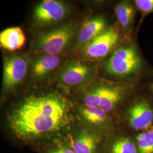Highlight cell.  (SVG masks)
Here are the masks:
<instances>
[{
    "label": "cell",
    "mask_w": 153,
    "mask_h": 153,
    "mask_svg": "<svg viewBox=\"0 0 153 153\" xmlns=\"http://www.w3.org/2000/svg\"><path fill=\"white\" fill-rule=\"evenodd\" d=\"M71 109L69 101L60 94H32L14 105L7 115V124L17 140L40 146L69 131Z\"/></svg>",
    "instance_id": "1"
},
{
    "label": "cell",
    "mask_w": 153,
    "mask_h": 153,
    "mask_svg": "<svg viewBox=\"0 0 153 153\" xmlns=\"http://www.w3.org/2000/svg\"><path fill=\"white\" fill-rule=\"evenodd\" d=\"M145 68L142 56L133 44L116 49L105 66V71L109 74L118 78L138 76Z\"/></svg>",
    "instance_id": "2"
},
{
    "label": "cell",
    "mask_w": 153,
    "mask_h": 153,
    "mask_svg": "<svg viewBox=\"0 0 153 153\" xmlns=\"http://www.w3.org/2000/svg\"><path fill=\"white\" fill-rule=\"evenodd\" d=\"M75 33L76 28L72 24L42 33L35 40L33 49L40 54L58 56L68 48Z\"/></svg>",
    "instance_id": "3"
},
{
    "label": "cell",
    "mask_w": 153,
    "mask_h": 153,
    "mask_svg": "<svg viewBox=\"0 0 153 153\" xmlns=\"http://www.w3.org/2000/svg\"><path fill=\"white\" fill-rule=\"evenodd\" d=\"M28 69L27 56L18 54L6 56L3 65L2 94L5 95L15 91L25 80Z\"/></svg>",
    "instance_id": "4"
},
{
    "label": "cell",
    "mask_w": 153,
    "mask_h": 153,
    "mask_svg": "<svg viewBox=\"0 0 153 153\" xmlns=\"http://www.w3.org/2000/svg\"><path fill=\"white\" fill-rule=\"evenodd\" d=\"M144 95L138 96L129 105L126 112L128 126L138 133L153 126V101Z\"/></svg>",
    "instance_id": "5"
},
{
    "label": "cell",
    "mask_w": 153,
    "mask_h": 153,
    "mask_svg": "<svg viewBox=\"0 0 153 153\" xmlns=\"http://www.w3.org/2000/svg\"><path fill=\"white\" fill-rule=\"evenodd\" d=\"M69 13V7L64 2L57 0H44L35 6L33 22L36 27L50 26L63 20Z\"/></svg>",
    "instance_id": "6"
},
{
    "label": "cell",
    "mask_w": 153,
    "mask_h": 153,
    "mask_svg": "<svg viewBox=\"0 0 153 153\" xmlns=\"http://www.w3.org/2000/svg\"><path fill=\"white\" fill-rule=\"evenodd\" d=\"M76 153H100L103 147L102 136L88 127H81L66 134Z\"/></svg>",
    "instance_id": "7"
},
{
    "label": "cell",
    "mask_w": 153,
    "mask_h": 153,
    "mask_svg": "<svg viewBox=\"0 0 153 153\" xmlns=\"http://www.w3.org/2000/svg\"><path fill=\"white\" fill-rule=\"evenodd\" d=\"M119 40V34L115 27L106 28L96 38L83 47V53L89 59L99 60L114 48Z\"/></svg>",
    "instance_id": "8"
},
{
    "label": "cell",
    "mask_w": 153,
    "mask_h": 153,
    "mask_svg": "<svg viewBox=\"0 0 153 153\" xmlns=\"http://www.w3.org/2000/svg\"><path fill=\"white\" fill-rule=\"evenodd\" d=\"M78 112L88 128L102 135L107 131L110 126L109 114L100 108L81 105Z\"/></svg>",
    "instance_id": "9"
},
{
    "label": "cell",
    "mask_w": 153,
    "mask_h": 153,
    "mask_svg": "<svg viewBox=\"0 0 153 153\" xmlns=\"http://www.w3.org/2000/svg\"><path fill=\"white\" fill-rule=\"evenodd\" d=\"M90 73L88 65L78 60L71 61L62 69L60 79L63 85L68 87L78 86L85 82Z\"/></svg>",
    "instance_id": "10"
},
{
    "label": "cell",
    "mask_w": 153,
    "mask_h": 153,
    "mask_svg": "<svg viewBox=\"0 0 153 153\" xmlns=\"http://www.w3.org/2000/svg\"><path fill=\"white\" fill-rule=\"evenodd\" d=\"M106 29V20L102 16H94L84 23L78 33V43L83 47L88 44Z\"/></svg>",
    "instance_id": "11"
},
{
    "label": "cell",
    "mask_w": 153,
    "mask_h": 153,
    "mask_svg": "<svg viewBox=\"0 0 153 153\" xmlns=\"http://www.w3.org/2000/svg\"><path fill=\"white\" fill-rule=\"evenodd\" d=\"M60 63V58L58 56L48 54L39 55L31 65L33 77L36 79L44 78L56 69Z\"/></svg>",
    "instance_id": "12"
},
{
    "label": "cell",
    "mask_w": 153,
    "mask_h": 153,
    "mask_svg": "<svg viewBox=\"0 0 153 153\" xmlns=\"http://www.w3.org/2000/svg\"><path fill=\"white\" fill-rule=\"evenodd\" d=\"M104 143V153H138L134 137L126 134H117Z\"/></svg>",
    "instance_id": "13"
},
{
    "label": "cell",
    "mask_w": 153,
    "mask_h": 153,
    "mask_svg": "<svg viewBox=\"0 0 153 153\" xmlns=\"http://www.w3.org/2000/svg\"><path fill=\"white\" fill-rule=\"evenodd\" d=\"M26 38L19 27H11L0 32V47L9 52L21 49L26 44Z\"/></svg>",
    "instance_id": "14"
},
{
    "label": "cell",
    "mask_w": 153,
    "mask_h": 153,
    "mask_svg": "<svg viewBox=\"0 0 153 153\" xmlns=\"http://www.w3.org/2000/svg\"><path fill=\"white\" fill-rule=\"evenodd\" d=\"M123 95V90L119 87L102 86L99 108L109 114L120 103Z\"/></svg>",
    "instance_id": "15"
},
{
    "label": "cell",
    "mask_w": 153,
    "mask_h": 153,
    "mask_svg": "<svg viewBox=\"0 0 153 153\" xmlns=\"http://www.w3.org/2000/svg\"><path fill=\"white\" fill-rule=\"evenodd\" d=\"M136 9L134 4L133 5L128 1L121 2L115 6L116 16L124 29L129 30L131 27L136 14Z\"/></svg>",
    "instance_id": "16"
},
{
    "label": "cell",
    "mask_w": 153,
    "mask_h": 153,
    "mask_svg": "<svg viewBox=\"0 0 153 153\" xmlns=\"http://www.w3.org/2000/svg\"><path fill=\"white\" fill-rule=\"evenodd\" d=\"M65 136L42 145L41 153H76Z\"/></svg>",
    "instance_id": "17"
},
{
    "label": "cell",
    "mask_w": 153,
    "mask_h": 153,
    "mask_svg": "<svg viewBox=\"0 0 153 153\" xmlns=\"http://www.w3.org/2000/svg\"><path fill=\"white\" fill-rule=\"evenodd\" d=\"M138 153H153V126L134 136Z\"/></svg>",
    "instance_id": "18"
},
{
    "label": "cell",
    "mask_w": 153,
    "mask_h": 153,
    "mask_svg": "<svg viewBox=\"0 0 153 153\" xmlns=\"http://www.w3.org/2000/svg\"><path fill=\"white\" fill-rule=\"evenodd\" d=\"M102 86L93 88L86 94L83 98V105L99 108Z\"/></svg>",
    "instance_id": "19"
},
{
    "label": "cell",
    "mask_w": 153,
    "mask_h": 153,
    "mask_svg": "<svg viewBox=\"0 0 153 153\" xmlns=\"http://www.w3.org/2000/svg\"><path fill=\"white\" fill-rule=\"evenodd\" d=\"M134 4L143 17L153 13V0H135Z\"/></svg>",
    "instance_id": "20"
},
{
    "label": "cell",
    "mask_w": 153,
    "mask_h": 153,
    "mask_svg": "<svg viewBox=\"0 0 153 153\" xmlns=\"http://www.w3.org/2000/svg\"><path fill=\"white\" fill-rule=\"evenodd\" d=\"M148 88H149V93L150 94V98H152L153 101V76L151 79V81L149 82Z\"/></svg>",
    "instance_id": "21"
}]
</instances>
